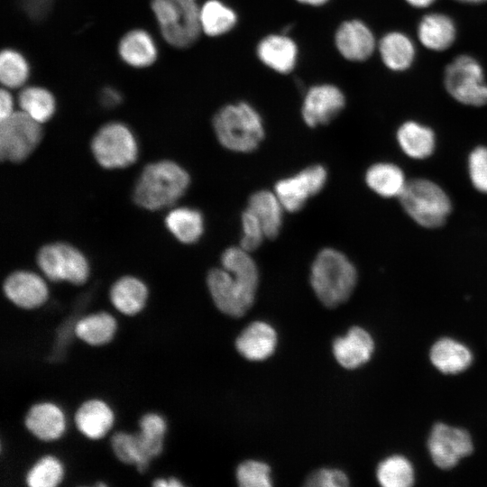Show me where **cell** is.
<instances>
[{"mask_svg": "<svg viewBox=\"0 0 487 487\" xmlns=\"http://www.w3.org/2000/svg\"><path fill=\"white\" fill-rule=\"evenodd\" d=\"M111 447L116 458L124 464H133L132 434L116 432L111 437Z\"/></svg>", "mask_w": 487, "mask_h": 487, "instance_id": "41", "label": "cell"}, {"mask_svg": "<svg viewBox=\"0 0 487 487\" xmlns=\"http://www.w3.org/2000/svg\"><path fill=\"white\" fill-rule=\"evenodd\" d=\"M212 123L218 142L232 152H251L264 138L262 116L245 101L222 106Z\"/></svg>", "mask_w": 487, "mask_h": 487, "instance_id": "4", "label": "cell"}, {"mask_svg": "<svg viewBox=\"0 0 487 487\" xmlns=\"http://www.w3.org/2000/svg\"><path fill=\"white\" fill-rule=\"evenodd\" d=\"M189 183L188 173L178 163L171 161L150 163L137 179L133 199L144 209L160 210L175 204Z\"/></svg>", "mask_w": 487, "mask_h": 487, "instance_id": "2", "label": "cell"}, {"mask_svg": "<svg viewBox=\"0 0 487 487\" xmlns=\"http://www.w3.org/2000/svg\"><path fill=\"white\" fill-rule=\"evenodd\" d=\"M78 430L87 438L96 440L106 435L114 424V413L109 405L97 399L84 401L75 413Z\"/></svg>", "mask_w": 487, "mask_h": 487, "instance_id": "21", "label": "cell"}, {"mask_svg": "<svg viewBox=\"0 0 487 487\" xmlns=\"http://www.w3.org/2000/svg\"><path fill=\"white\" fill-rule=\"evenodd\" d=\"M109 298L113 306L122 314L134 316L145 307L148 289L140 279L124 276L111 287Z\"/></svg>", "mask_w": 487, "mask_h": 487, "instance_id": "23", "label": "cell"}, {"mask_svg": "<svg viewBox=\"0 0 487 487\" xmlns=\"http://www.w3.org/2000/svg\"><path fill=\"white\" fill-rule=\"evenodd\" d=\"M242 237L240 245L245 251L252 253L256 250L266 238L263 228L252 211L246 208L241 216Z\"/></svg>", "mask_w": 487, "mask_h": 487, "instance_id": "38", "label": "cell"}, {"mask_svg": "<svg viewBox=\"0 0 487 487\" xmlns=\"http://www.w3.org/2000/svg\"><path fill=\"white\" fill-rule=\"evenodd\" d=\"M367 186L383 198L400 197L407 181L402 170L388 162L375 163L365 174Z\"/></svg>", "mask_w": 487, "mask_h": 487, "instance_id": "29", "label": "cell"}, {"mask_svg": "<svg viewBox=\"0 0 487 487\" xmlns=\"http://www.w3.org/2000/svg\"><path fill=\"white\" fill-rule=\"evenodd\" d=\"M327 179L326 170L321 165L309 166L299 173L279 180L274 192L285 210H300L311 197L324 188Z\"/></svg>", "mask_w": 487, "mask_h": 487, "instance_id": "12", "label": "cell"}, {"mask_svg": "<svg viewBox=\"0 0 487 487\" xmlns=\"http://www.w3.org/2000/svg\"><path fill=\"white\" fill-rule=\"evenodd\" d=\"M335 45L345 60L363 61L372 54L375 39L364 23L353 19L339 24L335 32Z\"/></svg>", "mask_w": 487, "mask_h": 487, "instance_id": "16", "label": "cell"}, {"mask_svg": "<svg viewBox=\"0 0 487 487\" xmlns=\"http://www.w3.org/2000/svg\"><path fill=\"white\" fill-rule=\"evenodd\" d=\"M250 253L241 246L225 249L221 256V267L210 270L207 277L215 305L234 317L244 316L254 301L259 271Z\"/></svg>", "mask_w": 487, "mask_h": 487, "instance_id": "1", "label": "cell"}, {"mask_svg": "<svg viewBox=\"0 0 487 487\" xmlns=\"http://www.w3.org/2000/svg\"><path fill=\"white\" fill-rule=\"evenodd\" d=\"M374 350L371 335L362 327H352L344 337H337L333 344V353L337 362L346 369L357 368L367 363Z\"/></svg>", "mask_w": 487, "mask_h": 487, "instance_id": "19", "label": "cell"}, {"mask_svg": "<svg viewBox=\"0 0 487 487\" xmlns=\"http://www.w3.org/2000/svg\"><path fill=\"white\" fill-rule=\"evenodd\" d=\"M345 106V96L335 85L323 83L307 90L301 115L309 127L325 125L334 120Z\"/></svg>", "mask_w": 487, "mask_h": 487, "instance_id": "13", "label": "cell"}, {"mask_svg": "<svg viewBox=\"0 0 487 487\" xmlns=\"http://www.w3.org/2000/svg\"><path fill=\"white\" fill-rule=\"evenodd\" d=\"M139 427L140 431L133 434V465L143 473L162 452L167 425L162 416L150 412L140 418Z\"/></svg>", "mask_w": 487, "mask_h": 487, "instance_id": "14", "label": "cell"}, {"mask_svg": "<svg viewBox=\"0 0 487 487\" xmlns=\"http://www.w3.org/2000/svg\"><path fill=\"white\" fill-rule=\"evenodd\" d=\"M26 428L38 439L51 442L59 439L66 428V420L60 408L51 402L32 405L24 418Z\"/></svg>", "mask_w": 487, "mask_h": 487, "instance_id": "18", "label": "cell"}, {"mask_svg": "<svg viewBox=\"0 0 487 487\" xmlns=\"http://www.w3.org/2000/svg\"><path fill=\"white\" fill-rule=\"evenodd\" d=\"M64 468L52 455L40 458L27 472L25 482L30 487H55L62 481Z\"/></svg>", "mask_w": 487, "mask_h": 487, "instance_id": "36", "label": "cell"}, {"mask_svg": "<svg viewBox=\"0 0 487 487\" xmlns=\"http://www.w3.org/2000/svg\"><path fill=\"white\" fill-rule=\"evenodd\" d=\"M238 21L235 11L220 0H207L200 7L202 32L218 37L232 31Z\"/></svg>", "mask_w": 487, "mask_h": 487, "instance_id": "31", "label": "cell"}, {"mask_svg": "<svg viewBox=\"0 0 487 487\" xmlns=\"http://www.w3.org/2000/svg\"><path fill=\"white\" fill-rule=\"evenodd\" d=\"M349 483L346 474L336 469H320L307 478L305 485L310 487H345Z\"/></svg>", "mask_w": 487, "mask_h": 487, "instance_id": "40", "label": "cell"}, {"mask_svg": "<svg viewBox=\"0 0 487 487\" xmlns=\"http://www.w3.org/2000/svg\"><path fill=\"white\" fill-rule=\"evenodd\" d=\"M165 224L176 239L188 244L198 242L204 232L203 216L190 207L171 210L165 218Z\"/></svg>", "mask_w": 487, "mask_h": 487, "instance_id": "30", "label": "cell"}, {"mask_svg": "<svg viewBox=\"0 0 487 487\" xmlns=\"http://www.w3.org/2000/svg\"><path fill=\"white\" fill-rule=\"evenodd\" d=\"M41 124L24 112H14L1 120L0 155L3 161L21 162L38 146L42 138Z\"/></svg>", "mask_w": 487, "mask_h": 487, "instance_id": "9", "label": "cell"}, {"mask_svg": "<svg viewBox=\"0 0 487 487\" xmlns=\"http://www.w3.org/2000/svg\"><path fill=\"white\" fill-rule=\"evenodd\" d=\"M397 140L405 154L416 160L429 157L435 149L434 132L413 121L406 122L399 128Z\"/></svg>", "mask_w": 487, "mask_h": 487, "instance_id": "26", "label": "cell"}, {"mask_svg": "<svg viewBox=\"0 0 487 487\" xmlns=\"http://www.w3.org/2000/svg\"><path fill=\"white\" fill-rule=\"evenodd\" d=\"M256 55L269 69L280 74H288L296 67L299 49L287 33L269 34L259 41Z\"/></svg>", "mask_w": 487, "mask_h": 487, "instance_id": "17", "label": "cell"}, {"mask_svg": "<svg viewBox=\"0 0 487 487\" xmlns=\"http://www.w3.org/2000/svg\"><path fill=\"white\" fill-rule=\"evenodd\" d=\"M167 481V487H180L183 486L180 481L175 477H170L166 479Z\"/></svg>", "mask_w": 487, "mask_h": 487, "instance_id": "46", "label": "cell"}, {"mask_svg": "<svg viewBox=\"0 0 487 487\" xmlns=\"http://www.w3.org/2000/svg\"><path fill=\"white\" fill-rule=\"evenodd\" d=\"M247 208L261 223L266 238L274 239L280 234L283 220V207L275 192L258 190L252 194Z\"/></svg>", "mask_w": 487, "mask_h": 487, "instance_id": "24", "label": "cell"}, {"mask_svg": "<svg viewBox=\"0 0 487 487\" xmlns=\"http://www.w3.org/2000/svg\"><path fill=\"white\" fill-rule=\"evenodd\" d=\"M429 358L441 372L455 374L465 371L471 365L473 354L464 344L449 337H443L432 345Z\"/></svg>", "mask_w": 487, "mask_h": 487, "instance_id": "22", "label": "cell"}, {"mask_svg": "<svg viewBox=\"0 0 487 487\" xmlns=\"http://www.w3.org/2000/svg\"><path fill=\"white\" fill-rule=\"evenodd\" d=\"M418 36L427 48L443 51L454 42L455 27L448 16L442 14H430L420 21Z\"/></svg>", "mask_w": 487, "mask_h": 487, "instance_id": "28", "label": "cell"}, {"mask_svg": "<svg viewBox=\"0 0 487 487\" xmlns=\"http://www.w3.org/2000/svg\"><path fill=\"white\" fill-rule=\"evenodd\" d=\"M96 161L106 169H122L138 157V144L128 126L113 122L102 126L91 142Z\"/></svg>", "mask_w": 487, "mask_h": 487, "instance_id": "7", "label": "cell"}, {"mask_svg": "<svg viewBox=\"0 0 487 487\" xmlns=\"http://www.w3.org/2000/svg\"><path fill=\"white\" fill-rule=\"evenodd\" d=\"M23 112L40 124L49 121L55 113L56 102L53 95L41 87H27L18 96Z\"/></svg>", "mask_w": 487, "mask_h": 487, "instance_id": "33", "label": "cell"}, {"mask_svg": "<svg viewBox=\"0 0 487 487\" xmlns=\"http://www.w3.org/2000/svg\"><path fill=\"white\" fill-rule=\"evenodd\" d=\"M406 1L409 5L415 7L424 8L433 4L435 0H406Z\"/></svg>", "mask_w": 487, "mask_h": 487, "instance_id": "44", "label": "cell"}, {"mask_svg": "<svg viewBox=\"0 0 487 487\" xmlns=\"http://www.w3.org/2000/svg\"><path fill=\"white\" fill-rule=\"evenodd\" d=\"M122 101V96L115 88L106 87L101 92V103L107 106H115Z\"/></svg>", "mask_w": 487, "mask_h": 487, "instance_id": "43", "label": "cell"}, {"mask_svg": "<svg viewBox=\"0 0 487 487\" xmlns=\"http://www.w3.org/2000/svg\"><path fill=\"white\" fill-rule=\"evenodd\" d=\"M3 290L11 302L25 309L41 307L49 296L42 278L27 271H17L8 275L4 281Z\"/></svg>", "mask_w": 487, "mask_h": 487, "instance_id": "15", "label": "cell"}, {"mask_svg": "<svg viewBox=\"0 0 487 487\" xmlns=\"http://www.w3.org/2000/svg\"><path fill=\"white\" fill-rule=\"evenodd\" d=\"M14 98L7 89L0 92V119L3 120L14 113Z\"/></svg>", "mask_w": 487, "mask_h": 487, "instance_id": "42", "label": "cell"}, {"mask_svg": "<svg viewBox=\"0 0 487 487\" xmlns=\"http://www.w3.org/2000/svg\"><path fill=\"white\" fill-rule=\"evenodd\" d=\"M116 320L107 312H96L79 318L74 326V333L81 341L100 346L108 344L115 336Z\"/></svg>", "mask_w": 487, "mask_h": 487, "instance_id": "27", "label": "cell"}, {"mask_svg": "<svg viewBox=\"0 0 487 487\" xmlns=\"http://www.w3.org/2000/svg\"><path fill=\"white\" fill-rule=\"evenodd\" d=\"M297 2L310 6H321L326 5L329 0H296Z\"/></svg>", "mask_w": 487, "mask_h": 487, "instance_id": "45", "label": "cell"}, {"mask_svg": "<svg viewBox=\"0 0 487 487\" xmlns=\"http://www.w3.org/2000/svg\"><path fill=\"white\" fill-rule=\"evenodd\" d=\"M457 1L462 2V3H467V4H479V3L485 2L487 0H457Z\"/></svg>", "mask_w": 487, "mask_h": 487, "instance_id": "47", "label": "cell"}, {"mask_svg": "<svg viewBox=\"0 0 487 487\" xmlns=\"http://www.w3.org/2000/svg\"><path fill=\"white\" fill-rule=\"evenodd\" d=\"M468 169L473 187L487 194V147H476L470 153Z\"/></svg>", "mask_w": 487, "mask_h": 487, "instance_id": "39", "label": "cell"}, {"mask_svg": "<svg viewBox=\"0 0 487 487\" xmlns=\"http://www.w3.org/2000/svg\"><path fill=\"white\" fill-rule=\"evenodd\" d=\"M445 86L448 93L464 105L481 106L487 104V85L482 69L470 56H459L447 66Z\"/></svg>", "mask_w": 487, "mask_h": 487, "instance_id": "10", "label": "cell"}, {"mask_svg": "<svg viewBox=\"0 0 487 487\" xmlns=\"http://www.w3.org/2000/svg\"><path fill=\"white\" fill-rule=\"evenodd\" d=\"M379 51L384 64L392 70L408 69L415 56L412 41L397 32H389L381 38Z\"/></svg>", "mask_w": 487, "mask_h": 487, "instance_id": "32", "label": "cell"}, {"mask_svg": "<svg viewBox=\"0 0 487 487\" xmlns=\"http://www.w3.org/2000/svg\"><path fill=\"white\" fill-rule=\"evenodd\" d=\"M427 448L434 464L446 470L455 467L461 458L470 455L473 445L467 430L436 423L430 432Z\"/></svg>", "mask_w": 487, "mask_h": 487, "instance_id": "11", "label": "cell"}, {"mask_svg": "<svg viewBox=\"0 0 487 487\" xmlns=\"http://www.w3.org/2000/svg\"><path fill=\"white\" fill-rule=\"evenodd\" d=\"M152 9L162 37L173 47H190L202 32L197 0H152Z\"/></svg>", "mask_w": 487, "mask_h": 487, "instance_id": "5", "label": "cell"}, {"mask_svg": "<svg viewBox=\"0 0 487 487\" xmlns=\"http://www.w3.org/2000/svg\"><path fill=\"white\" fill-rule=\"evenodd\" d=\"M29 75L30 67L23 54L12 49H5L1 52L0 79L6 88L23 86Z\"/></svg>", "mask_w": 487, "mask_h": 487, "instance_id": "35", "label": "cell"}, {"mask_svg": "<svg viewBox=\"0 0 487 487\" xmlns=\"http://www.w3.org/2000/svg\"><path fill=\"white\" fill-rule=\"evenodd\" d=\"M376 476L384 487H408L415 480L411 463L398 455L384 459L377 467Z\"/></svg>", "mask_w": 487, "mask_h": 487, "instance_id": "34", "label": "cell"}, {"mask_svg": "<svg viewBox=\"0 0 487 487\" xmlns=\"http://www.w3.org/2000/svg\"><path fill=\"white\" fill-rule=\"evenodd\" d=\"M277 344L275 330L269 324L256 321L246 326L236 339L237 351L246 359L261 361L274 352Z\"/></svg>", "mask_w": 487, "mask_h": 487, "instance_id": "20", "label": "cell"}, {"mask_svg": "<svg viewBox=\"0 0 487 487\" xmlns=\"http://www.w3.org/2000/svg\"><path fill=\"white\" fill-rule=\"evenodd\" d=\"M237 482L242 487H270V468L268 464L248 460L242 463L236 470Z\"/></svg>", "mask_w": 487, "mask_h": 487, "instance_id": "37", "label": "cell"}, {"mask_svg": "<svg viewBox=\"0 0 487 487\" xmlns=\"http://www.w3.org/2000/svg\"><path fill=\"white\" fill-rule=\"evenodd\" d=\"M119 55L128 65L145 68L157 59L158 50L152 35L144 30H133L120 41Z\"/></svg>", "mask_w": 487, "mask_h": 487, "instance_id": "25", "label": "cell"}, {"mask_svg": "<svg viewBox=\"0 0 487 487\" xmlns=\"http://www.w3.org/2000/svg\"><path fill=\"white\" fill-rule=\"evenodd\" d=\"M37 263L43 274L52 281H68L81 285L89 276V264L85 255L64 243L44 245L37 254Z\"/></svg>", "mask_w": 487, "mask_h": 487, "instance_id": "8", "label": "cell"}, {"mask_svg": "<svg viewBox=\"0 0 487 487\" xmlns=\"http://www.w3.org/2000/svg\"><path fill=\"white\" fill-rule=\"evenodd\" d=\"M357 281V271L346 255L334 248H324L310 270L311 287L321 303L335 308L345 302Z\"/></svg>", "mask_w": 487, "mask_h": 487, "instance_id": "3", "label": "cell"}, {"mask_svg": "<svg viewBox=\"0 0 487 487\" xmlns=\"http://www.w3.org/2000/svg\"><path fill=\"white\" fill-rule=\"evenodd\" d=\"M399 198L406 213L426 228L444 225L452 208L446 193L437 184L426 179L408 180Z\"/></svg>", "mask_w": 487, "mask_h": 487, "instance_id": "6", "label": "cell"}]
</instances>
